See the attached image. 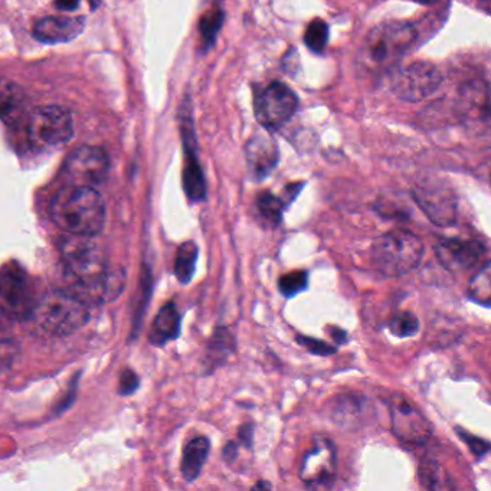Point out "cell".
Masks as SVG:
<instances>
[{
  "label": "cell",
  "instance_id": "cell-1",
  "mask_svg": "<svg viewBox=\"0 0 491 491\" xmlns=\"http://www.w3.org/2000/svg\"><path fill=\"white\" fill-rule=\"evenodd\" d=\"M93 238L71 235L60 247L61 264L71 282V293L88 306L116 300L126 285L123 266H110L104 250Z\"/></svg>",
  "mask_w": 491,
  "mask_h": 491
},
{
  "label": "cell",
  "instance_id": "cell-2",
  "mask_svg": "<svg viewBox=\"0 0 491 491\" xmlns=\"http://www.w3.org/2000/svg\"><path fill=\"white\" fill-rule=\"evenodd\" d=\"M51 219L70 235L95 236L105 222V203L93 186L67 184L49 207Z\"/></svg>",
  "mask_w": 491,
  "mask_h": 491
},
{
  "label": "cell",
  "instance_id": "cell-3",
  "mask_svg": "<svg viewBox=\"0 0 491 491\" xmlns=\"http://www.w3.org/2000/svg\"><path fill=\"white\" fill-rule=\"evenodd\" d=\"M30 319L45 333L67 338L88 323L90 306L71 291L57 290L38 299Z\"/></svg>",
  "mask_w": 491,
  "mask_h": 491
},
{
  "label": "cell",
  "instance_id": "cell-4",
  "mask_svg": "<svg viewBox=\"0 0 491 491\" xmlns=\"http://www.w3.org/2000/svg\"><path fill=\"white\" fill-rule=\"evenodd\" d=\"M418 39L413 23H381L364 39V62L373 71H394Z\"/></svg>",
  "mask_w": 491,
  "mask_h": 491
},
{
  "label": "cell",
  "instance_id": "cell-5",
  "mask_svg": "<svg viewBox=\"0 0 491 491\" xmlns=\"http://www.w3.org/2000/svg\"><path fill=\"white\" fill-rule=\"evenodd\" d=\"M424 242L406 229H394L373 241L372 263L385 277H402L415 270L424 257Z\"/></svg>",
  "mask_w": 491,
  "mask_h": 491
},
{
  "label": "cell",
  "instance_id": "cell-6",
  "mask_svg": "<svg viewBox=\"0 0 491 491\" xmlns=\"http://www.w3.org/2000/svg\"><path fill=\"white\" fill-rule=\"evenodd\" d=\"M74 135V121L65 107L42 105L28 119V140L34 151H49L61 149Z\"/></svg>",
  "mask_w": 491,
  "mask_h": 491
},
{
  "label": "cell",
  "instance_id": "cell-7",
  "mask_svg": "<svg viewBox=\"0 0 491 491\" xmlns=\"http://www.w3.org/2000/svg\"><path fill=\"white\" fill-rule=\"evenodd\" d=\"M37 290L25 268L11 261L0 268V312L11 319H27L37 306Z\"/></svg>",
  "mask_w": 491,
  "mask_h": 491
},
{
  "label": "cell",
  "instance_id": "cell-8",
  "mask_svg": "<svg viewBox=\"0 0 491 491\" xmlns=\"http://www.w3.org/2000/svg\"><path fill=\"white\" fill-rule=\"evenodd\" d=\"M299 109V97L282 81H271L254 95V114L266 132H278L284 127Z\"/></svg>",
  "mask_w": 491,
  "mask_h": 491
},
{
  "label": "cell",
  "instance_id": "cell-9",
  "mask_svg": "<svg viewBox=\"0 0 491 491\" xmlns=\"http://www.w3.org/2000/svg\"><path fill=\"white\" fill-rule=\"evenodd\" d=\"M443 84V74L430 61H415L390 71L389 86L399 100L420 102L431 97Z\"/></svg>",
  "mask_w": 491,
  "mask_h": 491
},
{
  "label": "cell",
  "instance_id": "cell-10",
  "mask_svg": "<svg viewBox=\"0 0 491 491\" xmlns=\"http://www.w3.org/2000/svg\"><path fill=\"white\" fill-rule=\"evenodd\" d=\"M191 102L184 98L180 107V135L184 143V191L189 202L199 203L207 199V180L198 158V142H196L195 124L192 119Z\"/></svg>",
  "mask_w": 491,
  "mask_h": 491
},
{
  "label": "cell",
  "instance_id": "cell-11",
  "mask_svg": "<svg viewBox=\"0 0 491 491\" xmlns=\"http://www.w3.org/2000/svg\"><path fill=\"white\" fill-rule=\"evenodd\" d=\"M338 476V454L331 439L315 435L313 446L304 454L300 479L310 490H329Z\"/></svg>",
  "mask_w": 491,
  "mask_h": 491
},
{
  "label": "cell",
  "instance_id": "cell-12",
  "mask_svg": "<svg viewBox=\"0 0 491 491\" xmlns=\"http://www.w3.org/2000/svg\"><path fill=\"white\" fill-rule=\"evenodd\" d=\"M390 427L401 443L421 446L431 438L432 425L420 409L401 395L389 399Z\"/></svg>",
  "mask_w": 491,
  "mask_h": 491
},
{
  "label": "cell",
  "instance_id": "cell-13",
  "mask_svg": "<svg viewBox=\"0 0 491 491\" xmlns=\"http://www.w3.org/2000/svg\"><path fill=\"white\" fill-rule=\"evenodd\" d=\"M109 168V156L102 147L81 146L68 156L62 173L68 184L94 188L107 177Z\"/></svg>",
  "mask_w": 491,
  "mask_h": 491
},
{
  "label": "cell",
  "instance_id": "cell-14",
  "mask_svg": "<svg viewBox=\"0 0 491 491\" xmlns=\"http://www.w3.org/2000/svg\"><path fill=\"white\" fill-rule=\"evenodd\" d=\"M413 198L416 205L435 225L446 228L455 224L458 209L457 196L446 184H437V182L420 184L413 189Z\"/></svg>",
  "mask_w": 491,
  "mask_h": 491
},
{
  "label": "cell",
  "instance_id": "cell-15",
  "mask_svg": "<svg viewBox=\"0 0 491 491\" xmlns=\"http://www.w3.org/2000/svg\"><path fill=\"white\" fill-rule=\"evenodd\" d=\"M435 256L446 270L462 273L480 266L481 259L487 256V247L480 240L446 238L435 245Z\"/></svg>",
  "mask_w": 491,
  "mask_h": 491
},
{
  "label": "cell",
  "instance_id": "cell-16",
  "mask_svg": "<svg viewBox=\"0 0 491 491\" xmlns=\"http://www.w3.org/2000/svg\"><path fill=\"white\" fill-rule=\"evenodd\" d=\"M248 173L254 182H263L280 163V149L270 132L259 130L245 144Z\"/></svg>",
  "mask_w": 491,
  "mask_h": 491
},
{
  "label": "cell",
  "instance_id": "cell-17",
  "mask_svg": "<svg viewBox=\"0 0 491 491\" xmlns=\"http://www.w3.org/2000/svg\"><path fill=\"white\" fill-rule=\"evenodd\" d=\"M457 111L465 123L487 128L490 121V88L487 81L471 79L458 91Z\"/></svg>",
  "mask_w": 491,
  "mask_h": 491
},
{
  "label": "cell",
  "instance_id": "cell-18",
  "mask_svg": "<svg viewBox=\"0 0 491 491\" xmlns=\"http://www.w3.org/2000/svg\"><path fill=\"white\" fill-rule=\"evenodd\" d=\"M86 27L83 18L46 16L35 23L34 37L42 44H65L76 39Z\"/></svg>",
  "mask_w": 491,
  "mask_h": 491
},
{
  "label": "cell",
  "instance_id": "cell-19",
  "mask_svg": "<svg viewBox=\"0 0 491 491\" xmlns=\"http://www.w3.org/2000/svg\"><path fill=\"white\" fill-rule=\"evenodd\" d=\"M27 105V95L20 84L0 78V120L16 124L22 119Z\"/></svg>",
  "mask_w": 491,
  "mask_h": 491
},
{
  "label": "cell",
  "instance_id": "cell-20",
  "mask_svg": "<svg viewBox=\"0 0 491 491\" xmlns=\"http://www.w3.org/2000/svg\"><path fill=\"white\" fill-rule=\"evenodd\" d=\"M180 320L179 312H177L176 304L166 303L163 307L159 310L153 324H151V334L149 340L154 346H165L169 341L176 340L180 334Z\"/></svg>",
  "mask_w": 491,
  "mask_h": 491
},
{
  "label": "cell",
  "instance_id": "cell-21",
  "mask_svg": "<svg viewBox=\"0 0 491 491\" xmlns=\"http://www.w3.org/2000/svg\"><path fill=\"white\" fill-rule=\"evenodd\" d=\"M235 352L236 340L233 331L226 327H217L208 340L207 352H205V366L209 369V373L217 371L222 364H225Z\"/></svg>",
  "mask_w": 491,
  "mask_h": 491
},
{
  "label": "cell",
  "instance_id": "cell-22",
  "mask_svg": "<svg viewBox=\"0 0 491 491\" xmlns=\"http://www.w3.org/2000/svg\"><path fill=\"white\" fill-rule=\"evenodd\" d=\"M209 451L210 441L207 437H196L184 446L182 462H180V472L184 481L192 483L200 476Z\"/></svg>",
  "mask_w": 491,
  "mask_h": 491
},
{
  "label": "cell",
  "instance_id": "cell-23",
  "mask_svg": "<svg viewBox=\"0 0 491 491\" xmlns=\"http://www.w3.org/2000/svg\"><path fill=\"white\" fill-rule=\"evenodd\" d=\"M199 248L195 241H186L177 248L175 258V275L180 284H189L195 275L196 263H198Z\"/></svg>",
  "mask_w": 491,
  "mask_h": 491
},
{
  "label": "cell",
  "instance_id": "cell-24",
  "mask_svg": "<svg viewBox=\"0 0 491 491\" xmlns=\"http://www.w3.org/2000/svg\"><path fill=\"white\" fill-rule=\"evenodd\" d=\"M364 397L353 394L341 395L334 401L331 416L338 424L352 427L359 420V416L364 413Z\"/></svg>",
  "mask_w": 491,
  "mask_h": 491
},
{
  "label": "cell",
  "instance_id": "cell-25",
  "mask_svg": "<svg viewBox=\"0 0 491 491\" xmlns=\"http://www.w3.org/2000/svg\"><path fill=\"white\" fill-rule=\"evenodd\" d=\"M467 297L472 303L480 304L483 307L491 306V271L490 263L486 261L480 270L470 280Z\"/></svg>",
  "mask_w": 491,
  "mask_h": 491
},
{
  "label": "cell",
  "instance_id": "cell-26",
  "mask_svg": "<svg viewBox=\"0 0 491 491\" xmlns=\"http://www.w3.org/2000/svg\"><path fill=\"white\" fill-rule=\"evenodd\" d=\"M256 207L264 221L273 226L282 224V215L287 209L282 196L274 195L270 191L259 192L256 199Z\"/></svg>",
  "mask_w": 491,
  "mask_h": 491
},
{
  "label": "cell",
  "instance_id": "cell-27",
  "mask_svg": "<svg viewBox=\"0 0 491 491\" xmlns=\"http://www.w3.org/2000/svg\"><path fill=\"white\" fill-rule=\"evenodd\" d=\"M225 22V12L222 8H214L207 12L199 22V34L202 41V49L207 53L217 44V34Z\"/></svg>",
  "mask_w": 491,
  "mask_h": 491
},
{
  "label": "cell",
  "instance_id": "cell-28",
  "mask_svg": "<svg viewBox=\"0 0 491 491\" xmlns=\"http://www.w3.org/2000/svg\"><path fill=\"white\" fill-rule=\"evenodd\" d=\"M418 477H420L421 486L428 490H444V488L450 487L444 480L446 472H444L443 467L434 457H430V455H425L422 458L420 470H418Z\"/></svg>",
  "mask_w": 491,
  "mask_h": 491
},
{
  "label": "cell",
  "instance_id": "cell-29",
  "mask_svg": "<svg viewBox=\"0 0 491 491\" xmlns=\"http://www.w3.org/2000/svg\"><path fill=\"white\" fill-rule=\"evenodd\" d=\"M331 38V28L324 20L315 18L308 23L304 32V44L312 53H322Z\"/></svg>",
  "mask_w": 491,
  "mask_h": 491
},
{
  "label": "cell",
  "instance_id": "cell-30",
  "mask_svg": "<svg viewBox=\"0 0 491 491\" xmlns=\"http://www.w3.org/2000/svg\"><path fill=\"white\" fill-rule=\"evenodd\" d=\"M390 333L399 339L413 338L420 331V320L413 313L401 312L388 323Z\"/></svg>",
  "mask_w": 491,
  "mask_h": 491
},
{
  "label": "cell",
  "instance_id": "cell-31",
  "mask_svg": "<svg viewBox=\"0 0 491 491\" xmlns=\"http://www.w3.org/2000/svg\"><path fill=\"white\" fill-rule=\"evenodd\" d=\"M308 287L307 271H291L278 280V291L285 299H291L297 294L303 293Z\"/></svg>",
  "mask_w": 491,
  "mask_h": 491
},
{
  "label": "cell",
  "instance_id": "cell-32",
  "mask_svg": "<svg viewBox=\"0 0 491 491\" xmlns=\"http://www.w3.org/2000/svg\"><path fill=\"white\" fill-rule=\"evenodd\" d=\"M296 341L301 348L307 350V352L315 355V356H331L334 353L338 352L336 346L331 345L324 340H319V339L312 338V336H304V334H297Z\"/></svg>",
  "mask_w": 491,
  "mask_h": 491
},
{
  "label": "cell",
  "instance_id": "cell-33",
  "mask_svg": "<svg viewBox=\"0 0 491 491\" xmlns=\"http://www.w3.org/2000/svg\"><path fill=\"white\" fill-rule=\"evenodd\" d=\"M455 432H457L462 443L469 446L470 451H471L476 457L481 458L490 451V443H488L487 439L470 434L469 431H465V430L460 427L455 428Z\"/></svg>",
  "mask_w": 491,
  "mask_h": 491
},
{
  "label": "cell",
  "instance_id": "cell-34",
  "mask_svg": "<svg viewBox=\"0 0 491 491\" xmlns=\"http://www.w3.org/2000/svg\"><path fill=\"white\" fill-rule=\"evenodd\" d=\"M18 355V348L12 339L0 338V373L11 368Z\"/></svg>",
  "mask_w": 491,
  "mask_h": 491
},
{
  "label": "cell",
  "instance_id": "cell-35",
  "mask_svg": "<svg viewBox=\"0 0 491 491\" xmlns=\"http://www.w3.org/2000/svg\"><path fill=\"white\" fill-rule=\"evenodd\" d=\"M140 379L135 372L132 369H124L121 372L120 382H119V392L123 397L135 394V390L139 389Z\"/></svg>",
  "mask_w": 491,
  "mask_h": 491
},
{
  "label": "cell",
  "instance_id": "cell-36",
  "mask_svg": "<svg viewBox=\"0 0 491 491\" xmlns=\"http://www.w3.org/2000/svg\"><path fill=\"white\" fill-rule=\"evenodd\" d=\"M238 444L245 446L247 450H251L254 446V424L245 422L238 428Z\"/></svg>",
  "mask_w": 491,
  "mask_h": 491
},
{
  "label": "cell",
  "instance_id": "cell-37",
  "mask_svg": "<svg viewBox=\"0 0 491 491\" xmlns=\"http://www.w3.org/2000/svg\"><path fill=\"white\" fill-rule=\"evenodd\" d=\"M304 186H306V182H296V184H290L285 186L282 198L287 208L296 200L297 196L300 195V192L303 191Z\"/></svg>",
  "mask_w": 491,
  "mask_h": 491
},
{
  "label": "cell",
  "instance_id": "cell-38",
  "mask_svg": "<svg viewBox=\"0 0 491 491\" xmlns=\"http://www.w3.org/2000/svg\"><path fill=\"white\" fill-rule=\"evenodd\" d=\"M238 453H240V444H238V441H229L224 446V450H222V457H224L226 462L231 464V462H235Z\"/></svg>",
  "mask_w": 491,
  "mask_h": 491
},
{
  "label": "cell",
  "instance_id": "cell-39",
  "mask_svg": "<svg viewBox=\"0 0 491 491\" xmlns=\"http://www.w3.org/2000/svg\"><path fill=\"white\" fill-rule=\"evenodd\" d=\"M327 333L331 334V338L338 345H346L349 341V334L346 333V331H343L340 327L331 326Z\"/></svg>",
  "mask_w": 491,
  "mask_h": 491
},
{
  "label": "cell",
  "instance_id": "cell-40",
  "mask_svg": "<svg viewBox=\"0 0 491 491\" xmlns=\"http://www.w3.org/2000/svg\"><path fill=\"white\" fill-rule=\"evenodd\" d=\"M81 0H55L57 8L62 12H74L79 6Z\"/></svg>",
  "mask_w": 491,
  "mask_h": 491
},
{
  "label": "cell",
  "instance_id": "cell-41",
  "mask_svg": "<svg viewBox=\"0 0 491 491\" xmlns=\"http://www.w3.org/2000/svg\"><path fill=\"white\" fill-rule=\"evenodd\" d=\"M409 2H413V4H424V6H432V4H437L438 0H409Z\"/></svg>",
  "mask_w": 491,
  "mask_h": 491
},
{
  "label": "cell",
  "instance_id": "cell-42",
  "mask_svg": "<svg viewBox=\"0 0 491 491\" xmlns=\"http://www.w3.org/2000/svg\"><path fill=\"white\" fill-rule=\"evenodd\" d=\"M273 487V486H271L270 483H266V481H258V483L256 484V486H254V488H268V490H270V488Z\"/></svg>",
  "mask_w": 491,
  "mask_h": 491
},
{
  "label": "cell",
  "instance_id": "cell-43",
  "mask_svg": "<svg viewBox=\"0 0 491 491\" xmlns=\"http://www.w3.org/2000/svg\"><path fill=\"white\" fill-rule=\"evenodd\" d=\"M480 2H484V4H490V0H480Z\"/></svg>",
  "mask_w": 491,
  "mask_h": 491
}]
</instances>
